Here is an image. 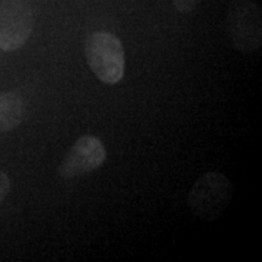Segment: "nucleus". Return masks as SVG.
<instances>
[{
    "instance_id": "8",
    "label": "nucleus",
    "mask_w": 262,
    "mask_h": 262,
    "mask_svg": "<svg viewBox=\"0 0 262 262\" xmlns=\"http://www.w3.org/2000/svg\"><path fill=\"white\" fill-rule=\"evenodd\" d=\"M10 188H11V182H10L9 176L0 170V204L4 202L5 196L10 192Z\"/></svg>"
},
{
    "instance_id": "5",
    "label": "nucleus",
    "mask_w": 262,
    "mask_h": 262,
    "mask_svg": "<svg viewBox=\"0 0 262 262\" xmlns=\"http://www.w3.org/2000/svg\"><path fill=\"white\" fill-rule=\"evenodd\" d=\"M106 147L95 135H84L75 141L58 166L62 179L70 180L86 175L102 165L106 160Z\"/></svg>"
},
{
    "instance_id": "4",
    "label": "nucleus",
    "mask_w": 262,
    "mask_h": 262,
    "mask_svg": "<svg viewBox=\"0 0 262 262\" xmlns=\"http://www.w3.org/2000/svg\"><path fill=\"white\" fill-rule=\"evenodd\" d=\"M34 28V15L25 0H4L0 6V49H21Z\"/></svg>"
},
{
    "instance_id": "7",
    "label": "nucleus",
    "mask_w": 262,
    "mask_h": 262,
    "mask_svg": "<svg viewBox=\"0 0 262 262\" xmlns=\"http://www.w3.org/2000/svg\"><path fill=\"white\" fill-rule=\"evenodd\" d=\"M201 0H173V5L178 11L182 14H188L199 5Z\"/></svg>"
},
{
    "instance_id": "6",
    "label": "nucleus",
    "mask_w": 262,
    "mask_h": 262,
    "mask_svg": "<svg viewBox=\"0 0 262 262\" xmlns=\"http://www.w3.org/2000/svg\"><path fill=\"white\" fill-rule=\"evenodd\" d=\"M25 117V101L21 95L10 91L0 95V133L17 127Z\"/></svg>"
},
{
    "instance_id": "3",
    "label": "nucleus",
    "mask_w": 262,
    "mask_h": 262,
    "mask_svg": "<svg viewBox=\"0 0 262 262\" xmlns=\"http://www.w3.org/2000/svg\"><path fill=\"white\" fill-rule=\"evenodd\" d=\"M227 29L232 44L243 54H251L261 47V10L251 0H235L229 6Z\"/></svg>"
},
{
    "instance_id": "2",
    "label": "nucleus",
    "mask_w": 262,
    "mask_h": 262,
    "mask_svg": "<svg viewBox=\"0 0 262 262\" xmlns=\"http://www.w3.org/2000/svg\"><path fill=\"white\" fill-rule=\"evenodd\" d=\"M233 186L225 173L209 171L194 182L188 194L189 210L202 221H215L228 208Z\"/></svg>"
},
{
    "instance_id": "1",
    "label": "nucleus",
    "mask_w": 262,
    "mask_h": 262,
    "mask_svg": "<svg viewBox=\"0 0 262 262\" xmlns=\"http://www.w3.org/2000/svg\"><path fill=\"white\" fill-rule=\"evenodd\" d=\"M85 57L101 83L114 85L123 79L125 52L117 35L106 31L90 34L85 40Z\"/></svg>"
}]
</instances>
